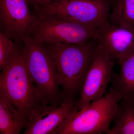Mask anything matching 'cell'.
I'll use <instances>...</instances> for the list:
<instances>
[{"label":"cell","mask_w":134,"mask_h":134,"mask_svg":"<svg viewBox=\"0 0 134 134\" xmlns=\"http://www.w3.org/2000/svg\"><path fill=\"white\" fill-rule=\"evenodd\" d=\"M44 44L55 65L63 95V104H76L97 45L64 43Z\"/></svg>","instance_id":"6da1fadb"},{"label":"cell","mask_w":134,"mask_h":134,"mask_svg":"<svg viewBox=\"0 0 134 134\" xmlns=\"http://www.w3.org/2000/svg\"><path fill=\"white\" fill-rule=\"evenodd\" d=\"M1 70L0 93L28 120L34 109L44 104L27 71L22 43H15L9 59Z\"/></svg>","instance_id":"7a4b0ae2"},{"label":"cell","mask_w":134,"mask_h":134,"mask_svg":"<svg viewBox=\"0 0 134 134\" xmlns=\"http://www.w3.org/2000/svg\"><path fill=\"white\" fill-rule=\"evenodd\" d=\"M22 44L27 71L43 104L61 105L64 101L61 86L55 65L44 44L30 36L23 38Z\"/></svg>","instance_id":"3957f363"},{"label":"cell","mask_w":134,"mask_h":134,"mask_svg":"<svg viewBox=\"0 0 134 134\" xmlns=\"http://www.w3.org/2000/svg\"><path fill=\"white\" fill-rule=\"evenodd\" d=\"M121 100L120 93L111 87L102 98L72 113L55 134H107Z\"/></svg>","instance_id":"277c9868"},{"label":"cell","mask_w":134,"mask_h":134,"mask_svg":"<svg viewBox=\"0 0 134 134\" xmlns=\"http://www.w3.org/2000/svg\"><path fill=\"white\" fill-rule=\"evenodd\" d=\"M110 0H60L35 6L32 12L99 30L110 23Z\"/></svg>","instance_id":"5b68a950"},{"label":"cell","mask_w":134,"mask_h":134,"mask_svg":"<svg viewBox=\"0 0 134 134\" xmlns=\"http://www.w3.org/2000/svg\"><path fill=\"white\" fill-rule=\"evenodd\" d=\"M35 15L37 21L31 36L43 44H82L91 40L97 39V29L56 17Z\"/></svg>","instance_id":"8992f818"},{"label":"cell","mask_w":134,"mask_h":134,"mask_svg":"<svg viewBox=\"0 0 134 134\" xmlns=\"http://www.w3.org/2000/svg\"><path fill=\"white\" fill-rule=\"evenodd\" d=\"M114 60L97 44L76 103L78 110H83L104 96L111 81Z\"/></svg>","instance_id":"52a82bcc"},{"label":"cell","mask_w":134,"mask_h":134,"mask_svg":"<svg viewBox=\"0 0 134 134\" xmlns=\"http://www.w3.org/2000/svg\"><path fill=\"white\" fill-rule=\"evenodd\" d=\"M28 0H0L1 31L14 42L22 43L31 36L37 21Z\"/></svg>","instance_id":"ba28073f"},{"label":"cell","mask_w":134,"mask_h":134,"mask_svg":"<svg viewBox=\"0 0 134 134\" xmlns=\"http://www.w3.org/2000/svg\"><path fill=\"white\" fill-rule=\"evenodd\" d=\"M76 104H63L59 106L42 105L29 115L23 134H55L56 130L69 115L77 111Z\"/></svg>","instance_id":"9c48e42d"},{"label":"cell","mask_w":134,"mask_h":134,"mask_svg":"<svg viewBox=\"0 0 134 134\" xmlns=\"http://www.w3.org/2000/svg\"><path fill=\"white\" fill-rule=\"evenodd\" d=\"M97 40L114 60L125 59L134 53V28L110 23L98 30Z\"/></svg>","instance_id":"30bf717a"},{"label":"cell","mask_w":134,"mask_h":134,"mask_svg":"<svg viewBox=\"0 0 134 134\" xmlns=\"http://www.w3.org/2000/svg\"><path fill=\"white\" fill-rule=\"evenodd\" d=\"M118 61L120 73H113L111 87L120 93L121 100L134 104V53Z\"/></svg>","instance_id":"8fae6325"},{"label":"cell","mask_w":134,"mask_h":134,"mask_svg":"<svg viewBox=\"0 0 134 134\" xmlns=\"http://www.w3.org/2000/svg\"><path fill=\"white\" fill-rule=\"evenodd\" d=\"M28 120L0 93V133L18 134L27 127Z\"/></svg>","instance_id":"7c38bea8"},{"label":"cell","mask_w":134,"mask_h":134,"mask_svg":"<svg viewBox=\"0 0 134 134\" xmlns=\"http://www.w3.org/2000/svg\"><path fill=\"white\" fill-rule=\"evenodd\" d=\"M113 121L115 125L107 134H134V104L121 100Z\"/></svg>","instance_id":"4fadbf2b"},{"label":"cell","mask_w":134,"mask_h":134,"mask_svg":"<svg viewBox=\"0 0 134 134\" xmlns=\"http://www.w3.org/2000/svg\"><path fill=\"white\" fill-rule=\"evenodd\" d=\"M109 18L113 24L134 28V0H115Z\"/></svg>","instance_id":"5bb4252c"},{"label":"cell","mask_w":134,"mask_h":134,"mask_svg":"<svg viewBox=\"0 0 134 134\" xmlns=\"http://www.w3.org/2000/svg\"><path fill=\"white\" fill-rule=\"evenodd\" d=\"M15 43L3 32L0 31V70L5 66L14 47Z\"/></svg>","instance_id":"9a60e30c"},{"label":"cell","mask_w":134,"mask_h":134,"mask_svg":"<svg viewBox=\"0 0 134 134\" xmlns=\"http://www.w3.org/2000/svg\"><path fill=\"white\" fill-rule=\"evenodd\" d=\"M58 1H60V0H28L30 5H32L33 7L41 5V4L47 3Z\"/></svg>","instance_id":"2e32d148"}]
</instances>
